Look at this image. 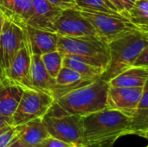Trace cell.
I'll list each match as a JSON object with an SVG mask.
<instances>
[{
    "instance_id": "cell-1",
    "label": "cell",
    "mask_w": 148,
    "mask_h": 147,
    "mask_svg": "<svg viewBox=\"0 0 148 147\" xmlns=\"http://www.w3.org/2000/svg\"><path fill=\"white\" fill-rule=\"evenodd\" d=\"M129 116L106 107L82 117V137L90 147H113L122 136L130 134Z\"/></svg>"
},
{
    "instance_id": "cell-2",
    "label": "cell",
    "mask_w": 148,
    "mask_h": 147,
    "mask_svg": "<svg viewBox=\"0 0 148 147\" xmlns=\"http://www.w3.org/2000/svg\"><path fill=\"white\" fill-rule=\"evenodd\" d=\"M108 44L109 62L100 77L107 82L133 67L136 56L148 46V32L136 29L123 34Z\"/></svg>"
},
{
    "instance_id": "cell-3",
    "label": "cell",
    "mask_w": 148,
    "mask_h": 147,
    "mask_svg": "<svg viewBox=\"0 0 148 147\" xmlns=\"http://www.w3.org/2000/svg\"><path fill=\"white\" fill-rule=\"evenodd\" d=\"M108 88V82L98 78L63 94L55 103L69 114L83 117L107 107Z\"/></svg>"
},
{
    "instance_id": "cell-4",
    "label": "cell",
    "mask_w": 148,
    "mask_h": 147,
    "mask_svg": "<svg viewBox=\"0 0 148 147\" xmlns=\"http://www.w3.org/2000/svg\"><path fill=\"white\" fill-rule=\"evenodd\" d=\"M42 120L51 137L75 146L85 145L81 116L64 112L54 102Z\"/></svg>"
},
{
    "instance_id": "cell-5",
    "label": "cell",
    "mask_w": 148,
    "mask_h": 147,
    "mask_svg": "<svg viewBox=\"0 0 148 147\" xmlns=\"http://www.w3.org/2000/svg\"><path fill=\"white\" fill-rule=\"evenodd\" d=\"M57 50L63 55L96 59L106 66L109 62L108 44L96 36L79 37L58 36Z\"/></svg>"
},
{
    "instance_id": "cell-6",
    "label": "cell",
    "mask_w": 148,
    "mask_h": 147,
    "mask_svg": "<svg viewBox=\"0 0 148 147\" xmlns=\"http://www.w3.org/2000/svg\"><path fill=\"white\" fill-rule=\"evenodd\" d=\"M54 102V98L43 91L36 88L23 89L18 106L11 118L12 126L42 119Z\"/></svg>"
},
{
    "instance_id": "cell-7",
    "label": "cell",
    "mask_w": 148,
    "mask_h": 147,
    "mask_svg": "<svg viewBox=\"0 0 148 147\" xmlns=\"http://www.w3.org/2000/svg\"><path fill=\"white\" fill-rule=\"evenodd\" d=\"M94 27L96 36L107 43L137 28L121 14L80 10Z\"/></svg>"
},
{
    "instance_id": "cell-8",
    "label": "cell",
    "mask_w": 148,
    "mask_h": 147,
    "mask_svg": "<svg viewBox=\"0 0 148 147\" xmlns=\"http://www.w3.org/2000/svg\"><path fill=\"white\" fill-rule=\"evenodd\" d=\"M26 37L25 28L4 20L0 35V82H7L9 68Z\"/></svg>"
},
{
    "instance_id": "cell-9",
    "label": "cell",
    "mask_w": 148,
    "mask_h": 147,
    "mask_svg": "<svg viewBox=\"0 0 148 147\" xmlns=\"http://www.w3.org/2000/svg\"><path fill=\"white\" fill-rule=\"evenodd\" d=\"M53 30L58 36L69 37L96 36L92 24L75 8L62 10L54 23Z\"/></svg>"
},
{
    "instance_id": "cell-10",
    "label": "cell",
    "mask_w": 148,
    "mask_h": 147,
    "mask_svg": "<svg viewBox=\"0 0 148 147\" xmlns=\"http://www.w3.org/2000/svg\"><path fill=\"white\" fill-rule=\"evenodd\" d=\"M144 87L115 88L110 87L108 91L107 107L117 110L129 117L135 112L140 101Z\"/></svg>"
},
{
    "instance_id": "cell-11",
    "label": "cell",
    "mask_w": 148,
    "mask_h": 147,
    "mask_svg": "<svg viewBox=\"0 0 148 147\" xmlns=\"http://www.w3.org/2000/svg\"><path fill=\"white\" fill-rule=\"evenodd\" d=\"M31 55L32 53L26 34V37L9 68L7 82L20 86L23 89L33 88L30 84Z\"/></svg>"
},
{
    "instance_id": "cell-12",
    "label": "cell",
    "mask_w": 148,
    "mask_h": 147,
    "mask_svg": "<svg viewBox=\"0 0 148 147\" xmlns=\"http://www.w3.org/2000/svg\"><path fill=\"white\" fill-rule=\"evenodd\" d=\"M62 11V10L53 5L48 0H34L33 12L26 25L54 32V23L60 16Z\"/></svg>"
},
{
    "instance_id": "cell-13",
    "label": "cell",
    "mask_w": 148,
    "mask_h": 147,
    "mask_svg": "<svg viewBox=\"0 0 148 147\" xmlns=\"http://www.w3.org/2000/svg\"><path fill=\"white\" fill-rule=\"evenodd\" d=\"M25 30L32 54L42 55L57 50L58 35L56 32L38 29L27 25Z\"/></svg>"
},
{
    "instance_id": "cell-14",
    "label": "cell",
    "mask_w": 148,
    "mask_h": 147,
    "mask_svg": "<svg viewBox=\"0 0 148 147\" xmlns=\"http://www.w3.org/2000/svg\"><path fill=\"white\" fill-rule=\"evenodd\" d=\"M14 127L16 139L26 147H39L45 139L50 136L42 119H36Z\"/></svg>"
},
{
    "instance_id": "cell-15",
    "label": "cell",
    "mask_w": 148,
    "mask_h": 147,
    "mask_svg": "<svg viewBox=\"0 0 148 147\" xmlns=\"http://www.w3.org/2000/svg\"><path fill=\"white\" fill-rule=\"evenodd\" d=\"M34 0H0V10L6 19L25 28L33 12Z\"/></svg>"
},
{
    "instance_id": "cell-16",
    "label": "cell",
    "mask_w": 148,
    "mask_h": 147,
    "mask_svg": "<svg viewBox=\"0 0 148 147\" xmlns=\"http://www.w3.org/2000/svg\"><path fill=\"white\" fill-rule=\"evenodd\" d=\"M30 84L33 88L43 91L52 97L57 86L56 79L52 78L47 72L41 60V56L34 54L31 55Z\"/></svg>"
},
{
    "instance_id": "cell-17",
    "label": "cell",
    "mask_w": 148,
    "mask_h": 147,
    "mask_svg": "<svg viewBox=\"0 0 148 147\" xmlns=\"http://www.w3.org/2000/svg\"><path fill=\"white\" fill-rule=\"evenodd\" d=\"M130 119V134L148 139V82L144 85L140 101Z\"/></svg>"
},
{
    "instance_id": "cell-18",
    "label": "cell",
    "mask_w": 148,
    "mask_h": 147,
    "mask_svg": "<svg viewBox=\"0 0 148 147\" xmlns=\"http://www.w3.org/2000/svg\"><path fill=\"white\" fill-rule=\"evenodd\" d=\"M23 88L16 84L6 82L0 84V115L11 120L15 113Z\"/></svg>"
},
{
    "instance_id": "cell-19",
    "label": "cell",
    "mask_w": 148,
    "mask_h": 147,
    "mask_svg": "<svg viewBox=\"0 0 148 147\" xmlns=\"http://www.w3.org/2000/svg\"><path fill=\"white\" fill-rule=\"evenodd\" d=\"M148 81V68L131 67L108 81L110 87L139 88L144 87Z\"/></svg>"
},
{
    "instance_id": "cell-20",
    "label": "cell",
    "mask_w": 148,
    "mask_h": 147,
    "mask_svg": "<svg viewBox=\"0 0 148 147\" xmlns=\"http://www.w3.org/2000/svg\"><path fill=\"white\" fill-rule=\"evenodd\" d=\"M62 66L69 68L88 81H95L101 77L104 69L90 65L84 61L69 55H64Z\"/></svg>"
},
{
    "instance_id": "cell-21",
    "label": "cell",
    "mask_w": 148,
    "mask_h": 147,
    "mask_svg": "<svg viewBox=\"0 0 148 147\" xmlns=\"http://www.w3.org/2000/svg\"><path fill=\"white\" fill-rule=\"evenodd\" d=\"M127 18L137 29L148 32V0H136Z\"/></svg>"
},
{
    "instance_id": "cell-22",
    "label": "cell",
    "mask_w": 148,
    "mask_h": 147,
    "mask_svg": "<svg viewBox=\"0 0 148 147\" xmlns=\"http://www.w3.org/2000/svg\"><path fill=\"white\" fill-rule=\"evenodd\" d=\"M40 56L49 75L52 78L56 79L60 69L62 67V60L64 55L59 50H55L45 53Z\"/></svg>"
},
{
    "instance_id": "cell-23",
    "label": "cell",
    "mask_w": 148,
    "mask_h": 147,
    "mask_svg": "<svg viewBox=\"0 0 148 147\" xmlns=\"http://www.w3.org/2000/svg\"><path fill=\"white\" fill-rule=\"evenodd\" d=\"M79 10H88L95 12H103L110 14H120L113 10L103 0H75Z\"/></svg>"
},
{
    "instance_id": "cell-24",
    "label": "cell",
    "mask_w": 148,
    "mask_h": 147,
    "mask_svg": "<svg viewBox=\"0 0 148 147\" xmlns=\"http://www.w3.org/2000/svg\"><path fill=\"white\" fill-rule=\"evenodd\" d=\"M16 137V132L14 126H9L0 133V147H8L11 141Z\"/></svg>"
},
{
    "instance_id": "cell-25",
    "label": "cell",
    "mask_w": 148,
    "mask_h": 147,
    "mask_svg": "<svg viewBox=\"0 0 148 147\" xmlns=\"http://www.w3.org/2000/svg\"><path fill=\"white\" fill-rule=\"evenodd\" d=\"M75 146L70 143H67L64 141H62L60 139H57L56 138H53L51 136L45 139L39 147H75Z\"/></svg>"
},
{
    "instance_id": "cell-26",
    "label": "cell",
    "mask_w": 148,
    "mask_h": 147,
    "mask_svg": "<svg viewBox=\"0 0 148 147\" xmlns=\"http://www.w3.org/2000/svg\"><path fill=\"white\" fill-rule=\"evenodd\" d=\"M148 46L145 47L136 56L133 67H138V68H148Z\"/></svg>"
},
{
    "instance_id": "cell-27",
    "label": "cell",
    "mask_w": 148,
    "mask_h": 147,
    "mask_svg": "<svg viewBox=\"0 0 148 147\" xmlns=\"http://www.w3.org/2000/svg\"><path fill=\"white\" fill-rule=\"evenodd\" d=\"M48 1L62 10L68 9H74L76 7L75 0H48Z\"/></svg>"
},
{
    "instance_id": "cell-28",
    "label": "cell",
    "mask_w": 148,
    "mask_h": 147,
    "mask_svg": "<svg viewBox=\"0 0 148 147\" xmlns=\"http://www.w3.org/2000/svg\"><path fill=\"white\" fill-rule=\"evenodd\" d=\"M113 10H114L117 13H120L121 15H122L123 16L126 17L125 13H124V10L123 7L121 5V3H120L119 0H103Z\"/></svg>"
},
{
    "instance_id": "cell-29",
    "label": "cell",
    "mask_w": 148,
    "mask_h": 147,
    "mask_svg": "<svg viewBox=\"0 0 148 147\" xmlns=\"http://www.w3.org/2000/svg\"><path fill=\"white\" fill-rule=\"evenodd\" d=\"M119 1H120V3H121V5H122V7H123L125 16H126V17L127 18L128 11L130 10V9L132 8V6L134 5V3H135L136 0H119ZM127 19H128V18H127Z\"/></svg>"
},
{
    "instance_id": "cell-30",
    "label": "cell",
    "mask_w": 148,
    "mask_h": 147,
    "mask_svg": "<svg viewBox=\"0 0 148 147\" xmlns=\"http://www.w3.org/2000/svg\"><path fill=\"white\" fill-rule=\"evenodd\" d=\"M11 120L2 117L0 115V133L3 130H5L6 128H8L9 126H11Z\"/></svg>"
},
{
    "instance_id": "cell-31",
    "label": "cell",
    "mask_w": 148,
    "mask_h": 147,
    "mask_svg": "<svg viewBox=\"0 0 148 147\" xmlns=\"http://www.w3.org/2000/svg\"><path fill=\"white\" fill-rule=\"evenodd\" d=\"M8 147H26L25 146H23L21 142H20V140L19 139H16V137L11 141V143L9 145V146Z\"/></svg>"
},
{
    "instance_id": "cell-32",
    "label": "cell",
    "mask_w": 148,
    "mask_h": 147,
    "mask_svg": "<svg viewBox=\"0 0 148 147\" xmlns=\"http://www.w3.org/2000/svg\"><path fill=\"white\" fill-rule=\"evenodd\" d=\"M4 20H5V16H3V14L0 10V35H1V32H2V29H3V25Z\"/></svg>"
},
{
    "instance_id": "cell-33",
    "label": "cell",
    "mask_w": 148,
    "mask_h": 147,
    "mask_svg": "<svg viewBox=\"0 0 148 147\" xmlns=\"http://www.w3.org/2000/svg\"><path fill=\"white\" fill-rule=\"evenodd\" d=\"M75 147H90V146H86V145H82V146H75Z\"/></svg>"
},
{
    "instance_id": "cell-34",
    "label": "cell",
    "mask_w": 148,
    "mask_h": 147,
    "mask_svg": "<svg viewBox=\"0 0 148 147\" xmlns=\"http://www.w3.org/2000/svg\"><path fill=\"white\" fill-rule=\"evenodd\" d=\"M0 84H2V83H1V82H0Z\"/></svg>"
},
{
    "instance_id": "cell-35",
    "label": "cell",
    "mask_w": 148,
    "mask_h": 147,
    "mask_svg": "<svg viewBox=\"0 0 148 147\" xmlns=\"http://www.w3.org/2000/svg\"><path fill=\"white\" fill-rule=\"evenodd\" d=\"M146 147H148V146H146Z\"/></svg>"
}]
</instances>
